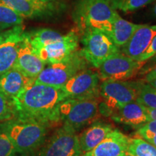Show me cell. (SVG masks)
Instances as JSON below:
<instances>
[{"instance_id": "f546056e", "label": "cell", "mask_w": 156, "mask_h": 156, "mask_svg": "<svg viewBox=\"0 0 156 156\" xmlns=\"http://www.w3.org/2000/svg\"><path fill=\"white\" fill-rule=\"evenodd\" d=\"M141 73H145V77H156V64L143 70L141 72Z\"/></svg>"}, {"instance_id": "4dcf8cb0", "label": "cell", "mask_w": 156, "mask_h": 156, "mask_svg": "<svg viewBox=\"0 0 156 156\" xmlns=\"http://www.w3.org/2000/svg\"><path fill=\"white\" fill-rule=\"evenodd\" d=\"M145 112L147 114L148 116H149L150 119L156 120V109L147 108V107H145Z\"/></svg>"}, {"instance_id": "3957f363", "label": "cell", "mask_w": 156, "mask_h": 156, "mask_svg": "<svg viewBox=\"0 0 156 156\" xmlns=\"http://www.w3.org/2000/svg\"><path fill=\"white\" fill-rule=\"evenodd\" d=\"M117 13L113 0H80L75 18L83 31L97 29L109 36Z\"/></svg>"}, {"instance_id": "8d00e7d4", "label": "cell", "mask_w": 156, "mask_h": 156, "mask_svg": "<svg viewBox=\"0 0 156 156\" xmlns=\"http://www.w3.org/2000/svg\"><path fill=\"white\" fill-rule=\"evenodd\" d=\"M41 1L44 2H46V3H49L50 2L56 1V0H41Z\"/></svg>"}, {"instance_id": "9c48e42d", "label": "cell", "mask_w": 156, "mask_h": 156, "mask_svg": "<svg viewBox=\"0 0 156 156\" xmlns=\"http://www.w3.org/2000/svg\"><path fill=\"white\" fill-rule=\"evenodd\" d=\"M144 64L119 52L109 56L100 64L98 67L99 77L102 81L127 80L134 77Z\"/></svg>"}, {"instance_id": "484cf974", "label": "cell", "mask_w": 156, "mask_h": 156, "mask_svg": "<svg viewBox=\"0 0 156 156\" xmlns=\"http://www.w3.org/2000/svg\"><path fill=\"white\" fill-rule=\"evenodd\" d=\"M17 155L12 142L0 126V156H17Z\"/></svg>"}, {"instance_id": "ac0fdd59", "label": "cell", "mask_w": 156, "mask_h": 156, "mask_svg": "<svg viewBox=\"0 0 156 156\" xmlns=\"http://www.w3.org/2000/svg\"><path fill=\"white\" fill-rule=\"evenodd\" d=\"M111 124L96 121L78 136L81 151L85 153L102 142L114 129Z\"/></svg>"}, {"instance_id": "4316f807", "label": "cell", "mask_w": 156, "mask_h": 156, "mask_svg": "<svg viewBox=\"0 0 156 156\" xmlns=\"http://www.w3.org/2000/svg\"><path fill=\"white\" fill-rule=\"evenodd\" d=\"M156 132V120H151L138 128L135 136L145 140L147 136Z\"/></svg>"}, {"instance_id": "8992f818", "label": "cell", "mask_w": 156, "mask_h": 156, "mask_svg": "<svg viewBox=\"0 0 156 156\" xmlns=\"http://www.w3.org/2000/svg\"><path fill=\"white\" fill-rule=\"evenodd\" d=\"M87 63L81 51L77 50L65 61L49 64L44 68L35 79L34 83L61 88L74 75L86 69Z\"/></svg>"}, {"instance_id": "277c9868", "label": "cell", "mask_w": 156, "mask_h": 156, "mask_svg": "<svg viewBox=\"0 0 156 156\" xmlns=\"http://www.w3.org/2000/svg\"><path fill=\"white\" fill-rule=\"evenodd\" d=\"M99 103L98 98H67L59 106L60 121L77 132L98 120Z\"/></svg>"}, {"instance_id": "cb8c5ba5", "label": "cell", "mask_w": 156, "mask_h": 156, "mask_svg": "<svg viewBox=\"0 0 156 156\" xmlns=\"http://www.w3.org/2000/svg\"><path fill=\"white\" fill-rule=\"evenodd\" d=\"M15 111L12 99L0 91V122L15 118Z\"/></svg>"}, {"instance_id": "5b68a950", "label": "cell", "mask_w": 156, "mask_h": 156, "mask_svg": "<svg viewBox=\"0 0 156 156\" xmlns=\"http://www.w3.org/2000/svg\"><path fill=\"white\" fill-rule=\"evenodd\" d=\"M137 83L138 81L103 80L100 85V96L103 100L99 103L101 114L111 116L126 104L135 101Z\"/></svg>"}, {"instance_id": "ffe728a7", "label": "cell", "mask_w": 156, "mask_h": 156, "mask_svg": "<svg viewBox=\"0 0 156 156\" xmlns=\"http://www.w3.org/2000/svg\"><path fill=\"white\" fill-rule=\"evenodd\" d=\"M142 25L134 24L122 19L117 13L113 22L112 28L109 36L118 47L122 48L129 41L134 32Z\"/></svg>"}, {"instance_id": "7a4b0ae2", "label": "cell", "mask_w": 156, "mask_h": 156, "mask_svg": "<svg viewBox=\"0 0 156 156\" xmlns=\"http://www.w3.org/2000/svg\"><path fill=\"white\" fill-rule=\"evenodd\" d=\"M0 126L21 156H33L46 140L48 127L34 121L15 117L0 124Z\"/></svg>"}, {"instance_id": "5bb4252c", "label": "cell", "mask_w": 156, "mask_h": 156, "mask_svg": "<svg viewBox=\"0 0 156 156\" xmlns=\"http://www.w3.org/2000/svg\"><path fill=\"white\" fill-rule=\"evenodd\" d=\"M156 36V25H142L132 35L129 41L122 47L124 54L138 62L154 37Z\"/></svg>"}, {"instance_id": "2e32d148", "label": "cell", "mask_w": 156, "mask_h": 156, "mask_svg": "<svg viewBox=\"0 0 156 156\" xmlns=\"http://www.w3.org/2000/svg\"><path fill=\"white\" fill-rule=\"evenodd\" d=\"M34 80L12 67L0 75V91L9 98L12 99L34 84Z\"/></svg>"}, {"instance_id": "e575fe53", "label": "cell", "mask_w": 156, "mask_h": 156, "mask_svg": "<svg viewBox=\"0 0 156 156\" xmlns=\"http://www.w3.org/2000/svg\"><path fill=\"white\" fill-rule=\"evenodd\" d=\"M153 15H154V17H156V2H155V5H154V6H153Z\"/></svg>"}, {"instance_id": "7c38bea8", "label": "cell", "mask_w": 156, "mask_h": 156, "mask_svg": "<svg viewBox=\"0 0 156 156\" xmlns=\"http://www.w3.org/2000/svg\"><path fill=\"white\" fill-rule=\"evenodd\" d=\"M45 65L46 64L33 51L30 42L24 32V38L20 46L13 67L27 77L35 80L44 69Z\"/></svg>"}, {"instance_id": "4fadbf2b", "label": "cell", "mask_w": 156, "mask_h": 156, "mask_svg": "<svg viewBox=\"0 0 156 156\" xmlns=\"http://www.w3.org/2000/svg\"><path fill=\"white\" fill-rule=\"evenodd\" d=\"M129 139L127 136L114 129L96 147L83 156H122L127 152Z\"/></svg>"}, {"instance_id": "44dd1931", "label": "cell", "mask_w": 156, "mask_h": 156, "mask_svg": "<svg viewBox=\"0 0 156 156\" xmlns=\"http://www.w3.org/2000/svg\"><path fill=\"white\" fill-rule=\"evenodd\" d=\"M137 81V96L135 101L147 108L156 109V89L144 80Z\"/></svg>"}, {"instance_id": "7402d4cb", "label": "cell", "mask_w": 156, "mask_h": 156, "mask_svg": "<svg viewBox=\"0 0 156 156\" xmlns=\"http://www.w3.org/2000/svg\"><path fill=\"white\" fill-rule=\"evenodd\" d=\"M127 152L133 156H156V147L142 138L129 139Z\"/></svg>"}, {"instance_id": "30bf717a", "label": "cell", "mask_w": 156, "mask_h": 156, "mask_svg": "<svg viewBox=\"0 0 156 156\" xmlns=\"http://www.w3.org/2000/svg\"><path fill=\"white\" fill-rule=\"evenodd\" d=\"M67 98H98L100 77L98 73L84 69L74 75L61 87Z\"/></svg>"}, {"instance_id": "603a6c76", "label": "cell", "mask_w": 156, "mask_h": 156, "mask_svg": "<svg viewBox=\"0 0 156 156\" xmlns=\"http://www.w3.org/2000/svg\"><path fill=\"white\" fill-rule=\"evenodd\" d=\"M23 17L0 2V28L2 30L22 25Z\"/></svg>"}, {"instance_id": "74e56055", "label": "cell", "mask_w": 156, "mask_h": 156, "mask_svg": "<svg viewBox=\"0 0 156 156\" xmlns=\"http://www.w3.org/2000/svg\"><path fill=\"white\" fill-rule=\"evenodd\" d=\"M80 156H83V154H82V155H80Z\"/></svg>"}, {"instance_id": "d4e9b609", "label": "cell", "mask_w": 156, "mask_h": 156, "mask_svg": "<svg viewBox=\"0 0 156 156\" xmlns=\"http://www.w3.org/2000/svg\"><path fill=\"white\" fill-rule=\"evenodd\" d=\"M153 0H113L116 7L123 12H131L148 5Z\"/></svg>"}, {"instance_id": "836d02e7", "label": "cell", "mask_w": 156, "mask_h": 156, "mask_svg": "<svg viewBox=\"0 0 156 156\" xmlns=\"http://www.w3.org/2000/svg\"><path fill=\"white\" fill-rule=\"evenodd\" d=\"M147 62H148V67L147 68L145 67L143 69H140V71H143V70L147 69V68L151 67H152V66H153V65H155V64H156V54L155 56H153V57L150 58V59H148Z\"/></svg>"}, {"instance_id": "e0dca14e", "label": "cell", "mask_w": 156, "mask_h": 156, "mask_svg": "<svg viewBox=\"0 0 156 156\" xmlns=\"http://www.w3.org/2000/svg\"><path fill=\"white\" fill-rule=\"evenodd\" d=\"M114 122L138 129L151 121L145 106L136 101L129 103L111 116Z\"/></svg>"}, {"instance_id": "ba28073f", "label": "cell", "mask_w": 156, "mask_h": 156, "mask_svg": "<svg viewBox=\"0 0 156 156\" xmlns=\"http://www.w3.org/2000/svg\"><path fill=\"white\" fill-rule=\"evenodd\" d=\"M82 154L77 132L63 124L33 156H80Z\"/></svg>"}, {"instance_id": "1f68e13d", "label": "cell", "mask_w": 156, "mask_h": 156, "mask_svg": "<svg viewBox=\"0 0 156 156\" xmlns=\"http://www.w3.org/2000/svg\"><path fill=\"white\" fill-rule=\"evenodd\" d=\"M145 141H147L153 145V146H155L156 147V132H154V133L151 134V135H149L145 139Z\"/></svg>"}, {"instance_id": "d6a6232c", "label": "cell", "mask_w": 156, "mask_h": 156, "mask_svg": "<svg viewBox=\"0 0 156 156\" xmlns=\"http://www.w3.org/2000/svg\"><path fill=\"white\" fill-rule=\"evenodd\" d=\"M144 80L149 83L150 85H152L153 87L156 89V77H145Z\"/></svg>"}, {"instance_id": "52a82bcc", "label": "cell", "mask_w": 156, "mask_h": 156, "mask_svg": "<svg viewBox=\"0 0 156 156\" xmlns=\"http://www.w3.org/2000/svg\"><path fill=\"white\" fill-rule=\"evenodd\" d=\"M83 48L81 53L85 60L95 68L109 56L120 52L108 34L97 29L88 28L83 31L82 38Z\"/></svg>"}, {"instance_id": "83f0119b", "label": "cell", "mask_w": 156, "mask_h": 156, "mask_svg": "<svg viewBox=\"0 0 156 156\" xmlns=\"http://www.w3.org/2000/svg\"><path fill=\"white\" fill-rule=\"evenodd\" d=\"M156 54V36L154 37V38L152 41L151 44L149 45L147 49L145 51L143 54L140 56V57L138 59V62H142L145 64L148 59L153 57Z\"/></svg>"}, {"instance_id": "d590c367", "label": "cell", "mask_w": 156, "mask_h": 156, "mask_svg": "<svg viewBox=\"0 0 156 156\" xmlns=\"http://www.w3.org/2000/svg\"><path fill=\"white\" fill-rule=\"evenodd\" d=\"M122 156H133V155H132V154H130L129 153H128V152H126V153Z\"/></svg>"}, {"instance_id": "d6986e66", "label": "cell", "mask_w": 156, "mask_h": 156, "mask_svg": "<svg viewBox=\"0 0 156 156\" xmlns=\"http://www.w3.org/2000/svg\"><path fill=\"white\" fill-rule=\"evenodd\" d=\"M9 8L13 9L23 17H36L43 16L50 9V3L41 0H0Z\"/></svg>"}, {"instance_id": "6da1fadb", "label": "cell", "mask_w": 156, "mask_h": 156, "mask_svg": "<svg viewBox=\"0 0 156 156\" xmlns=\"http://www.w3.org/2000/svg\"><path fill=\"white\" fill-rule=\"evenodd\" d=\"M67 98L61 88L34 83L12 101L16 118L34 121L49 128L61 122L59 106Z\"/></svg>"}, {"instance_id": "9a60e30c", "label": "cell", "mask_w": 156, "mask_h": 156, "mask_svg": "<svg viewBox=\"0 0 156 156\" xmlns=\"http://www.w3.org/2000/svg\"><path fill=\"white\" fill-rule=\"evenodd\" d=\"M24 38L22 25L13 28L12 34L0 46V75L13 67L18 50Z\"/></svg>"}, {"instance_id": "f1b7e54d", "label": "cell", "mask_w": 156, "mask_h": 156, "mask_svg": "<svg viewBox=\"0 0 156 156\" xmlns=\"http://www.w3.org/2000/svg\"><path fill=\"white\" fill-rule=\"evenodd\" d=\"M13 28H14V27H13ZM13 28L7 30H4L0 28V46L5 42V41L7 38V37L12 34V32L13 30Z\"/></svg>"}, {"instance_id": "8fae6325", "label": "cell", "mask_w": 156, "mask_h": 156, "mask_svg": "<svg viewBox=\"0 0 156 156\" xmlns=\"http://www.w3.org/2000/svg\"><path fill=\"white\" fill-rule=\"evenodd\" d=\"M78 45V35L71 31L60 40L46 45L34 52L46 64H52L68 59L77 50Z\"/></svg>"}]
</instances>
